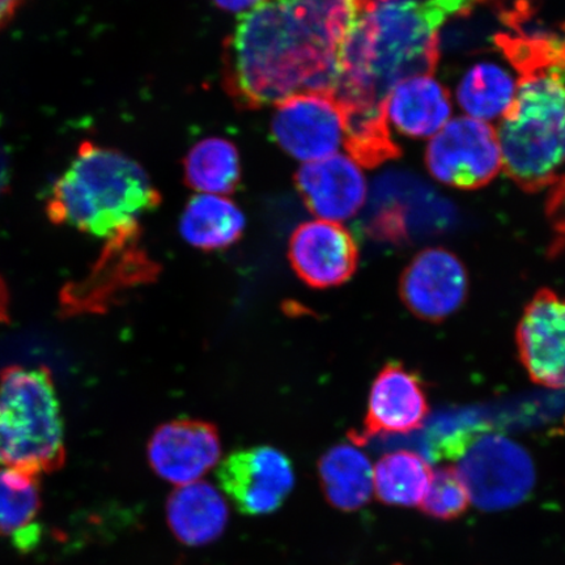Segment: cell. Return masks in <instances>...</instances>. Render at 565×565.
Returning a JSON list of instances; mask_svg holds the SVG:
<instances>
[{"instance_id": "6da1fadb", "label": "cell", "mask_w": 565, "mask_h": 565, "mask_svg": "<svg viewBox=\"0 0 565 565\" xmlns=\"http://www.w3.org/2000/svg\"><path fill=\"white\" fill-rule=\"evenodd\" d=\"M358 10L351 0H266L247 11L224 45L233 102L258 109L306 92L333 95Z\"/></svg>"}, {"instance_id": "7a4b0ae2", "label": "cell", "mask_w": 565, "mask_h": 565, "mask_svg": "<svg viewBox=\"0 0 565 565\" xmlns=\"http://www.w3.org/2000/svg\"><path fill=\"white\" fill-rule=\"evenodd\" d=\"M489 0H366L339 52L333 96L343 111L384 109L398 83L433 74L441 26Z\"/></svg>"}, {"instance_id": "3957f363", "label": "cell", "mask_w": 565, "mask_h": 565, "mask_svg": "<svg viewBox=\"0 0 565 565\" xmlns=\"http://www.w3.org/2000/svg\"><path fill=\"white\" fill-rule=\"evenodd\" d=\"M520 77L498 134L508 175L540 192L565 161V24L545 31L529 23L494 38Z\"/></svg>"}, {"instance_id": "277c9868", "label": "cell", "mask_w": 565, "mask_h": 565, "mask_svg": "<svg viewBox=\"0 0 565 565\" xmlns=\"http://www.w3.org/2000/svg\"><path fill=\"white\" fill-rule=\"evenodd\" d=\"M158 189L137 161L84 141L46 202L54 224L115 239L140 233L139 221L157 210Z\"/></svg>"}, {"instance_id": "5b68a950", "label": "cell", "mask_w": 565, "mask_h": 565, "mask_svg": "<svg viewBox=\"0 0 565 565\" xmlns=\"http://www.w3.org/2000/svg\"><path fill=\"white\" fill-rule=\"evenodd\" d=\"M66 461L65 428L52 373L10 366L0 373V466L33 477Z\"/></svg>"}, {"instance_id": "8992f818", "label": "cell", "mask_w": 565, "mask_h": 565, "mask_svg": "<svg viewBox=\"0 0 565 565\" xmlns=\"http://www.w3.org/2000/svg\"><path fill=\"white\" fill-rule=\"evenodd\" d=\"M456 469L468 487L471 503L489 512L522 503L535 483L532 457L520 444L500 435L478 437Z\"/></svg>"}, {"instance_id": "52a82bcc", "label": "cell", "mask_w": 565, "mask_h": 565, "mask_svg": "<svg viewBox=\"0 0 565 565\" xmlns=\"http://www.w3.org/2000/svg\"><path fill=\"white\" fill-rule=\"evenodd\" d=\"M430 174L445 185L479 189L503 167L498 134L475 118H457L430 140L426 154Z\"/></svg>"}, {"instance_id": "ba28073f", "label": "cell", "mask_w": 565, "mask_h": 565, "mask_svg": "<svg viewBox=\"0 0 565 565\" xmlns=\"http://www.w3.org/2000/svg\"><path fill=\"white\" fill-rule=\"evenodd\" d=\"M216 477L233 505L246 515L278 511L295 486L291 461L271 447L235 451L218 466Z\"/></svg>"}, {"instance_id": "9c48e42d", "label": "cell", "mask_w": 565, "mask_h": 565, "mask_svg": "<svg viewBox=\"0 0 565 565\" xmlns=\"http://www.w3.org/2000/svg\"><path fill=\"white\" fill-rule=\"evenodd\" d=\"M271 129L282 150L306 162L333 157L345 141L341 106L330 94L318 92L295 95L278 104Z\"/></svg>"}, {"instance_id": "30bf717a", "label": "cell", "mask_w": 565, "mask_h": 565, "mask_svg": "<svg viewBox=\"0 0 565 565\" xmlns=\"http://www.w3.org/2000/svg\"><path fill=\"white\" fill-rule=\"evenodd\" d=\"M469 275L455 253L429 247L416 254L399 279V296L414 316L441 322L463 306Z\"/></svg>"}, {"instance_id": "8fae6325", "label": "cell", "mask_w": 565, "mask_h": 565, "mask_svg": "<svg viewBox=\"0 0 565 565\" xmlns=\"http://www.w3.org/2000/svg\"><path fill=\"white\" fill-rule=\"evenodd\" d=\"M139 237L137 233L106 243L88 277L63 294L67 312H103L125 289L157 277L158 265L141 249Z\"/></svg>"}, {"instance_id": "7c38bea8", "label": "cell", "mask_w": 565, "mask_h": 565, "mask_svg": "<svg viewBox=\"0 0 565 565\" xmlns=\"http://www.w3.org/2000/svg\"><path fill=\"white\" fill-rule=\"evenodd\" d=\"M429 412L422 379L398 362L387 363L373 381L364 426L350 435L355 445L377 436L405 435L423 427Z\"/></svg>"}, {"instance_id": "4fadbf2b", "label": "cell", "mask_w": 565, "mask_h": 565, "mask_svg": "<svg viewBox=\"0 0 565 565\" xmlns=\"http://www.w3.org/2000/svg\"><path fill=\"white\" fill-rule=\"evenodd\" d=\"M518 348L535 384L565 387V299L547 288L535 294L519 323Z\"/></svg>"}, {"instance_id": "5bb4252c", "label": "cell", "mask_w": 565, "mask_h": 565, "mask_svg": "<svg viewBox=\"0 0 565 565\" xmlns=\"http://www.w3.org/2000/svg\"><path fill=\"white\" fill-rule=\"evenodd\" d=\"M214 424L179 419L162 424L148 443V461L157 475L175 486L198 482L221 459Z\"/></svg>"}, {"instance_id": "9a60e30c", "label": "cell", "mask_w": 565, "mask_h": 565, "mask_svg": "<svg viewBox=\"0 0 565 565\" xmlns=\"http://www.w3.org/2000/svg\"><path fill=\"white\" fill-rule=\"evenodd\" d=\"M288 257L298 277L318 289L343 285L359 265L355 238L343 225L328 221L308 222L296 228Z\"/></svg>"}, {"instance_id": "2e32d148", "label": "cell", "mask_w": 565, "mask_h": 565, "mask_svg": "<svg viewBox=\"0 0 565 565\" xmlns=\"http://www.w3.org/2000/svg\"><path fill=\"white\" fill-rule=\"evenodd\" d=\"M295 183L306 206L320 221H348L365 202L362 169L344 154L306 162L296 173Z\"/></svg>"}, {"instance_id": "e0dca14e", "label": "cell", "mask_w": 565, "mask_h": 565, "mask_svg": "<svg viewBox=\"0 0 565 565\" xmlns=\"http://www.w3.org/2000/svg\"><path fill=\"white\" fill-rule=\"evenodd\" d=\"M169 529L182 545H210L227 527L230 511L214 486L198 482L180 486L167 503Z\"/></svg>"}, {"instance_id": "ac0fdd59", "label": "cell", "mask_w": 565, "mask_h": 565, "mask_svg": "<svg viewBox=\"0 0 565 565\" xmlns=\"http://www.w3.org/2000/svg\"><path fill=\"white\" fill-rule=\"evenodd\" d=\"M386 119L402 134L413 138H428L440 131L451 115L448 90L433 76L408 77L387 95Z\"/></svg>"}, {"instance_id": "d6986e66", "label": "cell", "mask_w": 565, "mask_h": 565, "mask_svg": "<svg viewBox=\"0 0 565 565\" xmlns=\"http://www.w3.org/2000/svg\"><path fill=\"white\" fill-rule=\"evenodd\" d=\"M318 477L324 498L339 511L355 512L372 498V463L356 445L338 444L329 449L318 462Z\"/></svg>"}, {"instance_id": "ffe728a7", "label": "cell", "mask_w": 565, "mask_h": 565, "mask_svg": "<svg viewBox=\"0 0 565 565\" xmlns=\"http://www.w3.org/2000/svg\"><path fill=\"white\" fill-rule=\"evenodd\" d=\"M245 216L227 198L200 194L181 216L180 232L190 245L203 252L227 249L242 238Z\"/></svg>"}, {"instance_id": "44dd1931", "label": "cell", "mask_w": 565, "mask_h": 565, "mask_svg": "<svg viewBox=\"0 0 565 565\" xmlns=\"http://www.w3.org/2000/svg\"><path fill=\"white\" fill-rule=\"evenodd\" d=\"M38 477L12 469H0V535L12 536L20 550L39 541L35 519L41 510Z\"/></svg>"}, {"instance_id": "7402d4cb", "label": "cell", "mask_w": 565, "mask_h": 565, "mask_svg": "<svg viewBox=\"0 0 565 565\" xmlns=\"http://www.w3.org/2000/svg\"><path fill=\"white\" fill-rule=\"evenodd\" d=\"M433 470L426 458L409 450L385 455L373 469V492L381 503L419 507L426 497Z\"/></svg>"}, {"instance_id": "603a6c76", "label": "cell", "mask_w": 565, "mask_h": 565, "mask_svg": "<svg viewBox=\"0 0 565 565\" xmlns=\"http://www.w3.org/2000/svg\"><path fill=\"white\" fill-rule=\"evenodd\" d=\"M518 90L512 75L497 63L483 62L472 66L462 77L457 90L461 108L479 121L504 116Z\"/></svg>"}, {"instance_id": "cb8c5ba5", "label": "cell", "mask_w": 565, "mask_h": 565, "mask_svg": "<svg viewBox=\"0 0 565 565\" xmlns=\"http://www.w3.org/2000/svg\"><path fill=\"white\" fill-rule=\"evenodd\" d=\"M242 177L236 147L223 138H207L190 150L185 160L188 185L203 194L235 192Z\"/></svg>"}, {"instance_id": "d4e9b609", "label": "cell", "mask_w": 565, "mask_h": 565, "mask_svg": "<svg viewBox=\"0 0 565 565\" xmlns=\"http://www.w3.org/2000/svg\"><path fill=\"white\" fill-rule=\"evenodd\" d=\"M470 504L468 487L457 469L447 466L433 472L426 497L419 507L429 518L451 521L468 512Z\"/></svg>"}, {"instance_id": "484cf974", "label": "cell", "mask_w": 565, "mask_h": 565, "mask_svg": "<svg viewBox=\"0 0 565 565\" xmlns=\"http://www.w3.org/2000/svg\"><path fill=\"white\" fill-rule=\"evenodd\" d=\"M546 214L555 232V239L551 253L557 254L565 250V177L553 183V189L546 203Z\"/></svg>"}, {"instance_id": "4316f807", "label": "cell", "mask_w": 565, "mask_h": 565, "mask_svg": "<svg viewBox=\"0 0 565 565\" xmlns=\"http://www.w3.org/2000/svg\"><path fill=\"white\" fill-rule=\"evenodd\" d=\"M217 7L224 11L244 12L266 2V0H214Z\"/></svg>"}, {"instance_id": "83f0119b", "label": "cell", "mask_w": 565, "mask_h": 565, "mask_svg": "<svg viewBox=\"0 0 565 565\" xmlns=\"http://www.w3.org/2000/svg\"><path fill=\"white\" fill-rule=\"evenodd\" d=\"M24 3L25 0H0V30L10 24Z\"/></svg>"}, {"instance_id": "f1b7e54d", "label": "cell", "mask_w": 565, "mask_h": 565, "mask_svg": "<svg viewBox=\"0 0 565 565\" xmlns=\"http://www.w3.org/2000/svg\"><path fill=\"white\" fill-rule=\"evenodd\" d=\"M9 291H7L4 281L0 279V323L9 321Z\"/></svg>"}, {"instance_id": "f546056e", "label": "cell", "mask_w": 565, "mask_h": 565, "mask_svg": "<svg viewBox=\"0 0 565 565\" xmlns=\"http://www.w3.org/2000/svg\"><path fill=\"white\" fill-rule=\"evenodd\" d=\"M351 2L356 3V4H362V3L366 2V0H351Z\"/></svg>"}]
</instances>
